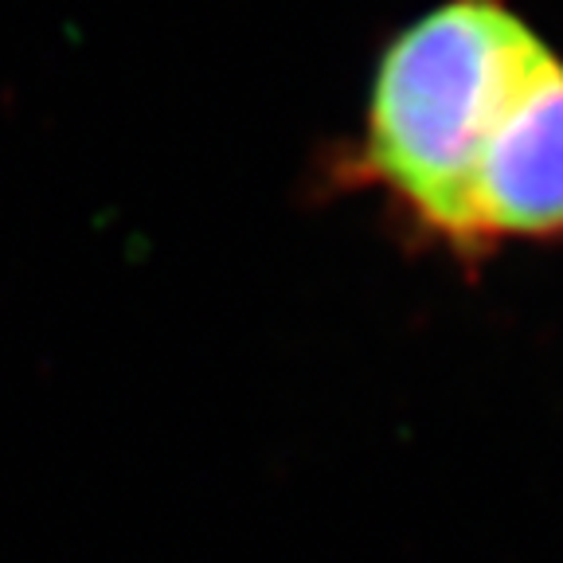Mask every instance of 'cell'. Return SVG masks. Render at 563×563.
<instances>
[{
  "label": "cell",
  "mask_w": 563,
  "mask_h": 563,
  "mask_svg": "<svg viewBox=\"0 0 563 563\" xmlns=\"http://www.w3.org/2000/svg\"><path fill=\"white\" fill-rule=\"evenodd\" d=\"M364 180L450 251L563 235V55L509 0H439L379 52Z\"/></svg>",
  "instance_id": "6da1fadb"
}]
</instances>
